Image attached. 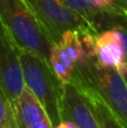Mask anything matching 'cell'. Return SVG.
<instances>
[{
  "instance_id": "6da1fadb",
  "label": "cell",
  "mask_w": 127,
  "mask_h": 128,
  "mask_svg": "<svg viewBox=\"0 0 127 128\" xmlns=\"http://www.w3.org/2000/svg\"><path fill=\"white\" fill-rule=\"evenodd\" d=\"M0 19L18 47L50 64V52L55 42L27 0H0Z\"/></svg>"
},
{
  "instance_id": "7a4b0ae2",
  "label": "cell",
  "mask_w": 127,
  "mask_h": 128,
  "mask_svg": "<svg viewBox=\"0 0 127 128\" xmlns=\"http://www.w3.org/2000/svg\"><path fill=\"white\" fill-rule=\"evenodd\" d=\"M73 80L92 89L112 110L115 117L127 128V82L115 68H101L89 58L74 66Z\"/></svg>"
},
{
  "instance_id": "3957f363",
  "label": "cell",
  "mask_w": 127,
  "mask_h": 128,
  "mask_svg": "<svg viewBox=\"0 0 127 128\" xmlns=\"http://www.w3.org/2000/svg\"><path fill=\"white\" fill-rule=\"evenodd\" d=\"M24 83L45 109L52 127L63 122L62 84L54 74L51 65L36 54L19 47Z\"/></svg>"
},
{
  "instance_id": "277c9868",
  "label": "cell",
  "mask_w": 127,
  "mask_h": 128,
  "mask_svg": "<svg viewBox=\"0 0 127 128\" xmlns=\"http://www.w3.org/2000/svg\"><path fill=\"white\" fill-rule=\"evenodd\" d=\"M27 2L54 42H58L62 34L66 30H74L80 34H98L84 18L70 8L64 0H27Z\"/></svg>"
},
{
  "instance_id": "5b68a950",
  "label": "cell",
  "mask_w": 127,
  "mask_h": 128,
  "mask_svg": "<svg viewBox=\"0 0 127 128\" xmlns=\"http://www.w3.org/2000/svg\"><path fill=\"white\" fill-rule=\"evenodd\" d=\"M0 86L10 102L24 89V76L19 47L0 19Z\"/></svg>"
},
{
  "instance_id": "8992f818",
  "label": "cell",
  "mask_w": 127,
  "mask_h": 128,
  "mask_svg": "<svg viewBox=\"0 0 127 128\" xmlns=\"http://www.w3.org/2000/svg\"><path fill=\"white\" fill-rule=\"evenodd\" d=\"M61 101L63 120H71L79 128H100L91 104L76 82L62 84Z\"/></svg>"
},
{
  "instance_id": "52a82bcc",
  "label": "cell",
  "mask_w": 127,
  "mask_h": 128,
  "mask_svg": "<svg viewBox=\"0 0 127 128\" xmlns=\"http://www.w3.org/2000/svg\"><path fill=\"white\" fill-rule=\"evenodd\" d=\"M11 104L19 128H27L40 120L48 119L40 100L26 86Z\"/></svg>"
},
{
  "instance_id": "ba28073f",
  "label": "cell",
  "mask_w": 127,
  "mask_h": 128,
  "mask_svg": "<svg viewBox=\"0 0 127 128\" xmlns=\"http://www.w3.org/2000/svg\"><path fill=\"white\" fill-rule=\"evenodd\" d=\"M94 60L101 68H115L122 75H124L127 72V61L120 40L106 43V44L96 46Z\"/></svg>"
},
{
  "instance_id": "9c48e42d",
  "label": "cell",
  "mask_w": 127,
  "mask_h": 128,
  "mask_svg": "<svg viewBox=\"0 0 127 128\" xmlns=\"http://www.w3.org/2000/svg\"><path fill=\"white\" fill-rule=\"evenodd\" d=\"M76 86L81 89L83 94L86 96L88 101L90 102V104H91L92 109H94V114L97 116V119L100 124V128H124L123 125L118 122V119L112 112V110L108 108L107 104L102 101V99L92 89L79 83H76Z\"/></svg>"
},
{
  "instance_id": "30bf717a",
  "label": "cell",
  "mask_w": 127,
  "mask_h": 128,
  "mask_svg": "<svg viewBox=\"0 0 127 128\" xmlns=\"http://www.w3.org/2000/svg\"><path fill=\"white\" fill-rule=\"evenodd\" d=\"M64 50L66 51L68 55L74 63V65L78 63L84 62L87 58H91L89 56L88 52L86 51L83 45L81 34L74 30H66L62 34L61 40H58Z\"/></svg>"
},
{
  "instance_id": "8fae6325",
  "label": "cell",
  "mask_w": 127,
  "mask_h": 128,
  "mask_svg": "<svg viewBox=\"0 0 127 128\" xmlns=\"http://www.w3.org/2000/svg\"><path fill=\"white\" fill-rule=\"evenodd\" d=\"M64 1L70 8L84 18L94 29H96V22L100 15L105 10H108L99 0H64Z\"/></svg>"
},
{
  "instance_id": "7c38bea8",
  "label": "cell",
  "mask_w": 127,
  "mask_h": 128,
  "mask_svg": "<svg viewBox=\"0 0 127 128\" xmlns=\"http://www.w3.org/2000/svg\"><path fill=\"white\" fill-rule=\"evenodd\" d=\"M50 65L61 84L69 83L73 79V68H71L60 56L58 43H54L50 52Z\"/></svg>"
},
{
  "instance_id": "4fadbf2b",
  "label": "cell",
  "mask_w": 127,
  "mask_h": 128,
  "mask_svg": "<svg viewBox=\"0 0 127 128\" xmlns=\"http://www.w3.org/2000/svg\"><path fill=\"white\" fill-rule=\"evenodd\" d=\"M0 128H19L10 100L0 86Z\"/></svg>"
},
{
  "instance_id": "5bb4252c",
  "label": "cell",
  "mask_w": 127,
  "mask_h": 128,
  "mask_svg": "<svg viewBox=\"0 0 127 128\" xmlns=\"http://www.w3.org/2000/svg\"><path fill=\"white\" fill-rule=\"evenodd\" d=\"M27 128H53V127H52L50 119H44V120H40V122L32 125V126L27 127Z\"/></svg>"
},
{
  "instance_id": "9a60e30c",
  "label": "cell",
  "mask_w": 127,
  "mask_h": 128,
  "mask_svg": "<svg viewBox=\"0 0 127 128\" xmlns=\"http://www.w3.org/2000/svg\"><path fill=\"white\" fill-rule=\"evenodd\" d=\"M54 128H79V126L76 124H74L73 122H71V120H63Z\"/></svg>"
},
{
  "instance_id": "2e32d148",
  "label": "cell",
  "mask_w": 127,
  "mask_h": 128,
  "mask_svg": "<svg viewBox=\"0 0 127 128\" xmlns=\"http://www.w3.org/2000/svg\"><path fill=\"white\" fill-rule=\"evenodd\" d=\"M123 76H124V79H125V80H126V82H127V72H126V73H125V74H124V75H123Z\"/></svg>"
},
{
  "instance_id": "e0dca14e",
  "label": "cell",
  "mask_w": 127,
  "mask_h": 128,
  "mask_svg": "<svg viewBox=\"0 0 127 128\" xmlns=\"http://www.w3.org/2000/svg\"><path fill=\"white\" fill-rule=\"evenodd\" d=\"M126 6H127V4H126Z\"/></svg>"
}]
</instances>
